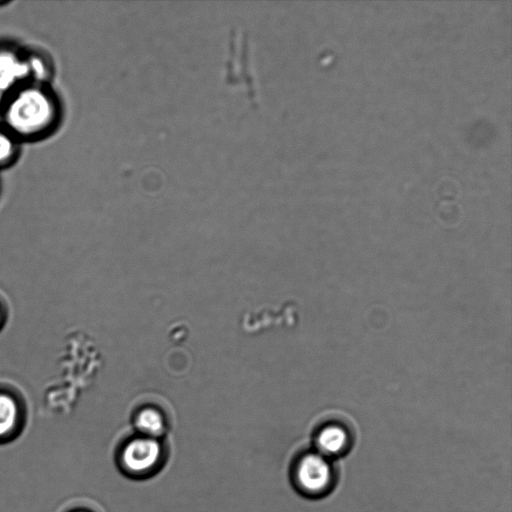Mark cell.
<instances>
[{
  "mask_svg": "<svg viewBox=\"0 0 512 512\" xmlns=\"http://www.w3.org/2000/svg\"><path fill=\"white\" fill-rule=\"evenodd\" d=\"M314 450L333 460L346 454L352 446V428L345 418L336 415L323 416L313 433Z\"/></svg>",
  "mask_w": 512,
  "mask_h": 512,
  "instance_id": "4",
  "label": "cell"
},
{
  "mask_svg": "<svg viewBox=\"0 0 512 512\" xmlns=\"http://www.w3.org/2000/svg\"><path fill=\"white\" fill-rule=\"evenodd\" d=\"M0 319H1V313H0Z\"/></svg>",
  "mask_w": 512,
  "mask_h": 512,
  "instance_id": "12",
  "label": "cell"
},
{
  "mask_svg": "<svg viewBox=\"0 0 512 512\" xmlns=\"http://www.w3.org/2000/svg\"><path fill=\"white\" fill-rule=\"evenodd\" d=\"M134 427L140 435L160 439L166 431V420L158 409L144 407L136 412Z\"/></svg>",
  "mask_w": 512,
  "mask_h": 512,
  "instance_id": "7",
  "label": "cell"
},
{
  "mask_svg": "<svg viewBox=\"0 0 512 512\" xmlns=\"http://www.w3.org/2000/svg\"><path fill=\"white\" fill-rule=\"evenodd\" d=\"M30 77L40 80L46 76L45 62L38 56H31L27 59Z\"/></svg>",
  "mask_w": 512,
  "mask_h": 512,
  "instance_id": "9",
  "label": "cell"
},
{
  "mask_svg": "<svg viewBox=\"0 0 512 512\" xmlns=\"http://www.w3.org/2000/svg\"><path fill=\"white\" fill-rule=\"evenodd\" d=\"M292 482L304 496L317 498L327 495L336 482L333 460L312 449L299 455L292 465Z\"/></svg>",
  "mask_w": 512,
  "mask_h": 512,
  "instance_id": "2",
  "label": "cell"
},
{
  "mask_svg": "<svg viewBox=\"0 0 512 512\" xmlns=\"http://www.w3.org/2000/svg\"><path fill=\"white\" fill-rule=\"evenodd\" d=\"M17 153V144L10 132L0 131V166L10 163Z\"/></svg>",
  "mask_w": 512,
  "mask_h": 512,
  "instance_id": "8",
  "label": "cell"
},
{
  "mask_svg": "<svg viewBox=\"0 0 512 512\" xmlns=\"http://www.w3.org/2000/svg\"><path fill=\"white\" fill-rule=\"evenodd\" d=\"M21 425V410L17 401L8 394L0 393V443L16 437Z\"/></svg>",
  "mask_w": 512,
  "mask_h": 512,
  "instance_id": "6",
  "label": "cell"
},
{
  "mask_svg": "<svg viewBox=\"0 0 512 512\" xmlns=\"http://www.w3.org/2000/svg\"><path fill=\"white\" fill-rule=\"evenodd\" d=\"M4 116L11 134L30 138L54 125L58 106L45 88L31 85L16 91L8 100Z\"/></svg>",
  "mask_w": 512,
  "mask_h": 512,
  "instance_id": "1",
  "label": "cell"
},
{
  "mask_svg": "<svg viewBox=\"0 0 512 512\" xmlns=\"http://www.w3.org/2000/svg\"><path fill=\"white\" fill-rule=\"evenodd\" d=\"M30 77L27 59L10 50L0 51V89L7 94L21 81Z\"/></svg>",
  "mask_w": 512,
  "mask_h": 512,
  "instance_id": "5",
  "label": "cell"
},
{
  "mask_svg": "<svg viewBox=\"0 0 512 512\" xmlns=\"http://www.w3.org/2000/svg\"><path fill=\"white\" fill-rule=\"evenodd\" d=\"M165 457L160 439L137 434L128 439L119 449V466L127 475L142 478L159 469Z\"/></svg>",
  "mask_w": 512,
  "mask_h": 512,
  "instance_id": "3",
  "label": "cell"
},
{
  "mask_svg": "<svg viewBox=\"0 0 512 512\" xmlns=\"http://www.w3.org/2000/svg\"><path fill=\"white\" fill-rule=\"evenodd\" d=\"M7 95L8 94L6 92L0 89V103H2L6 99Z\"/></svg>",
  "mask_w": 512,
  "mask_h": 512,
  "instance_id": "10",
  "label": "cell"
},
{
  "mask_svg": "<svg viewBox=\"0 0 512 512\" xmlns=\"http://www.w3.org/2000/svg\"><path fill=\"white\" fill-rule=\"evenodd\" d=\"M72 512H89V511H86V510H74Z\"/></svg>",
  "mask_w": 512,
  "mask_h": 512,
  "instance_id": "11",
  "label": "cell"
}]
</instances>
